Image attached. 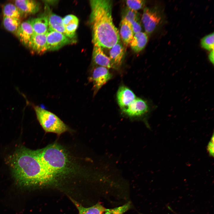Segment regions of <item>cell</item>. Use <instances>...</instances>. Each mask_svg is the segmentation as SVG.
<instances>
[{
	"label": "cell",
	"instance_id": "20",
	"mask_svg": "<svg viewBox=\"0 0 214 214\" xmlns=\"http://www.w3.org/2000/svg\"><path fill=\"white\" fill-rule=\"evenodd\" d=\"M70 199L78 209L79 214H102L106 209L100 203L90 207H85L72 198Z\"/></svg>",
	"mask_w": 214,
	"mask_h": 214
},
{
	"label": "cell",
	"instance_id": "18",
	"mask_svg": "<svg viewBox=\"0 0 214 214\" xmlns=\"http://www.w3.org/2000/svg\"><path fill=\"white\" fill-rule=\"evenodd\" d=\"M34 33L37 34H46L48 28L47 17H41L30 20Z\"/></svg>",
	"mask_w": 214,
	"mask_h": 214
},
{
	"label": "cell",
	"instance_id": "2",
	"mask_svg": "<svg viewBox=\"0 0 214 214\" xmlns=\"http://www.w3.org/2000/svg\"><path fill=\"white\" fill-rule=\"evenodd\" d=\"M90 4L94 45L110 49L120 42L119 31L113 22L112 1L93 0L90 1Z\"/></svg>",
	"mask_w": 214,
	"mask_h": 214
},
{
	"label": "cell",
	"instance_id": "14",
	"mask_svg": "<svg viewBox=\"0 0 214 214\" xmlns=\"http://www.w3.org/2000/svg\"><path fill=\"white\" fill-rule=\"evenodd\" d=\"M14 4L24 14H35L39 10V5L36 1L32 0H17Z\"/></svg>",
	"mask_w": 214,
	"mask_h": 214
},
{
	"label": "cell",
	"instance_id": "13",
	"mask_svg": "<svg viewBox=\"0 0 214 214\" xmlns=\"http://www.w3.org/2000/svg\"><path fill=\"white\" fill-rule=\"evenodd\" d=\"M46 34H34L29 47L38 54H43L47 51Z\"/></svg>",
	"mask_w": 214,
	"mask_h": 214
},
{
	"label": "cell",
	"instance_id": "3",
	"mask_svg": "<svg viewBox=\"0 0 214 214\" xmlns=\"http://www.w3.org/2000/svg\"><path fill=\"white\" fill-rule=\"evenodd\" d=\"M36 151L43 166L55 178L66 169L68 162L67 155L57 144H52Z\"/></svg>",
	"mask_w": 214,
	"mask_h": 214
},
{
	"label": "cell",
	"instance_id": "22",
	"mask_svg": "<svg viewBox=\"0 0 214 214\" xmlns=\"http://www.w3.org/2000/svg\"><path fill=\"white\" fill-rule=\"evenodd\" d=\"M3 16L21 19L23 14L14 4L8 3L3 7Z\"/></svg>",
	"mask_w": 214,
	"mask_h": 214
},
{
	"label": "cell",
	"instance_id": "24",
	"mask_svg": "<svg viewBox=\"0 0 214 214\" xmlns=\"http://www.w3.org/2000/svg\"><path fill=\"white\" fill-rule=\"evenodd\" d=\"M122 18H124L131 24L139 19V13L127 7L125 11Z\"/></svg>",
	"mask_w": 214,
	"mask_h": 214
},
{
	"label": "cell",
	"instance_id": "26",
	"mask_svg": "<svg viewBox=\"0 0 214 214\" xmlns=\"http://www.w3.org/2000/svg\"><path fill=\"white\" fill-rule=\"evenodd\" d=\"M125 2L128 8L137 11L142 9L145 3V1L142 0H129Z\"/></svg>",
	"mask_w": 214,
	"mask_h": 214
},
{
	"label": "cell",
	"instance_id": "27",
	"mask_svg": "<svg viewBox=\"0 0 214 214\" xmlns=\"http://www.w3.org/2000/svg\"><path fill=\"white\" fill-rule=\"evenodd\" d=\"M141 24L140 19L134 21L131 23L134 34L141 32L142 27Z\"/></svg>",
	"mask_w": 214,
	"mask_h": 214
},
{
	"label": "cell",
	"instance_id": "4",
	"mask_svg": "<svg viewBox=\"0 0 214 214\" xmlns=\"http://www.w3.org/2000/svg\"><path fill=\"white\" fill-rule=\"evenodd\" d=\"M32 105L37 118L46 133L60 135L68 130L65 124L55 114L40 106Z\"/></svg>",
	"mask_w": 214,
	"mask_h": 214
},
{
	"label": "cell",
	"instance_id": "15",
	"mask_svg": "<svg viewBox=\"0 0 214 214\" xmlns=\"http://www.w3.org/2000/svg\"><path fill=\"white\" fill-rule=\"evenodd\" d=\"M110 49L109 58L115 68L119 67L122 64L124 55V49L120 42Z\"/></svg>",
	"mask_w": 214,
	"mask_h": 214
},
{
	"label": "cell",
	"instance_id": "8",
	"mask_svg": "<svg viewBox=\"0 0 214 214\" xmlns=\"http://www.w3.org/2000/svg\"><path fill=\"white\" fill-rule=\"evenodd\" d=\"M149 109L146 101L141 98H136L122 111L129 117H135L141 116L147 114Z\"/></svg>",
	"mask_w": 214,
	"mask_h": 214
},
{
	"label": "cell",
	"instance_id": "5",
	"mask_svg": "<svg viewBox=\"0 0 214 214\" xmlns=\"http://www.w3.org/2000/svg\"><path fill=\"white\" fill-rule=\"evenodd\" d=\"M163 19L162 12L158 8H144L141 20L146 33L150 34L153 32L161 23Z\"/></svg>",
	"mask_w": 214,
	"mask_h": 214
},
{
	"label": "cell",
	"instance_id": "21",
	"mask_svg": "<svg viewBox=\"0 0 214 214\" xmlns=\"http://www.w3.org/2000/svg\"><path fill=\"white\" fill-rule=\"evenodd\" d=\"M21 23L20 19L3 16V23L4 27L7 30L15 34Z\"/></svg>",
	"mask_w": 214,
	"mask_h": 214
},
{
	"label": "cell",
	"instance_id": "6",
	"mask_svg": "<svg viewBox=\"0 0 214 214\" xmlns=\"http://www.w3.org/2000/svg\"><path fill=\"white\" fill-rule=\"evenodd\" d=\"M112 77L108 69L106 67L98 66L94 69L89 78L90 81L93 83L94 95Z\"/></svg>",
	"mask_w": 214,
	"mask_h": 214
},
{
	"label": "cell",
	"instance_id": "11",
	"mask_svg": "<svg viewBox=\"0 0 214 214\" xmlns=\"http://www.w3.org/2000/svg\"><path fill=\"white\" fill-rule=\"evenodd\" d=\"M93 60L95 64L108 69L114 68L110 58L104 53L102 48L94 45L92 54Z\"/></svg>",
	"mask_w": 214,
	"mask_h": 214
},
{
	"label": "cell",
	"instance_id": "9",
	"mask_svg": "<svg viewBox=\"0 0 214 214\" xmlns=\"http://www.w3.org/2000/svg\"><path fill=\"white\" fill-rule=\"evenodd\" d=\"M34 34L30 20H28L21 23L15 34L23 45L29 47Z\"/></svg>",
	"mask_w": 214,
	"mask_h": 214
},
{
	"label": "cell",
	"instance_id": "19",
	"mask_svg": "<svg viewBox=\"0 0 214 214\" xmlns=\"http://www.w3.org/2000/svg\"><path fill=\"white\" fill-rule=\"evenodd\" d=\"M47 18L48 30L60 32L66 36L62 18L53 13L50 14Z\"/></svg>",
	"mask_w": 214,
	"mask_h": 214
},
{
	"label": "cell",
	"instance_id": "25",
	"mask_svg": "<svg viewBox=\"0 0 214 214\" xmlns=\"http://www.w3.org/2000/svg\"><path fill=\"white\" fill-rule=\"evenodd\" d=\"M130 203L128 202L125 204L111 209H107L104 214H123L130 208Z\"/></svg>",
	"mask_w": 214,
	"mask_h": 214
},
{
	"label": "cell",
	"instance_id": "1",
	"mask_svg": "<svg viewBox=\"0 0 214 214\" xmlns=\"http://www.w3.org/2000/svg\"><path fill=\"white\" fill-rule=\"evenodd\" d=\"M10 159L13 176L20 185H45L53 182L56 178L43 166L36 150L21 147L14 152Z\"/></svg>",
	"mask_w": 214,
	"mask_h": 214
},
{
	"label": "cell",
	"instance_id": "17",
	"mask_svg": "<svg viewBox=\"0 0 214 214\" xmlns=\"http://www.w3.org/2000/svg\"><path fill=\"white\" fill-rule=\"evenodd\" d=\"M148 40V37L145 32H140L134 34L129 45L135 52L141 51L145 47Z\"/></svg>",
	"mask_w": 214,
	"mask_h": 214
},
{
	"label": "cell",
	"instance_id": "12",
	"mask_svg": "<svg viewBox=\"0 0 214 214\" xmlns=\"http://www.w3.org/2000/svg\"><path fill=\"white\" fill-rule=\"evenodd\" d=\"M66 35L70 39L73 38L78 28L79 20L75 15H68L62 18Z\"/></svg>",
	"mask_w": 214,
	"mask_h": 214
},
{
	"label": "cell",
	"instance_id": "10",
	"mask_svg": "<svg viewBox=\"0 0 214 214\" xmlns=\"http://www.w3.org/2000/svg\"><path fill=\"white\" fill-rule=\"evenodd\" d=\"M117 97L118 104L122 110L136 98L133 92L125 86L119 87L117 92Z\"/></svg>",
	"mask_w": 214,
	"mask_h": 214
},
{
	"label": "cell",
	"instance_id": "7",
	"mask_svg": "<svg viewBox=\"0 0 214 214\" xmlns=\"http://www.w3.org/2000/svg\"><path fill=\"white\" fill-rule=\"evenodd\" d=\"M46 35L47 51L58 50L72 41L71 39L56 31L48 29Z\"/></svg>",
	"mask_w": 214,
	"mask_h": 214
},
{
	"label": "cell",
	"instance_id": "16",
	"mask_svg": "<svg viewBox=\"0 0 214 214\" xmlns=\"http://www.w3.org/2000/svg\"><path fill=\"white\" fill-rule=\"evenodd\" d=\"M120 27L119 35L124 45L127 46L130 44L134 35L131 24L122 18Z\"/></svg>",
	"mask_w": 214,
	"mask_h": 214
},
{
	"label": "cell",
	"instance_id": "28",
	"mask_svg": "<svg viewBox=\"0 0 214 214\" xmlns=\"http://www.w3.org/2000/svg\"><path fill=\"white\" fill-rule=\"evenodd\" d=\"M214 135L213 133L207 146V150L210 156L214 157Z\"/></svg>",
	"mask_w": 214,
	"mask_h": 214
},
{
	"label": "cell",
	"instance_id": "23",
	"mask_svg": "<svg viewBox=\"0 0 214 214\" xmlns=\"http://www.w3.org/2000/svg\"><path fill=\"white\" fill-rule=\"evenodd\" d=\"M214 33L209 34L203 37L201 40V45L204 48L209 51L214 50Z\"/></svg>",
	"mask_w": 214,
	"mask_h": 214
},
{
	"label": "cell",
	"instance_id": "29",
	"mask_svg": "<svg viewBox=\"0 0 214 214\" xmlns=\"http://www.w3.org/2000/svg\"><path fill=\"white\" fill-rule=\"evenodd\" d=\"M214 50L211 51L208 55L209 59L210 62L214 64Z\"/></svg>",
	"mask_w": 214,
	"mask_h": 214
}]
</instances>
